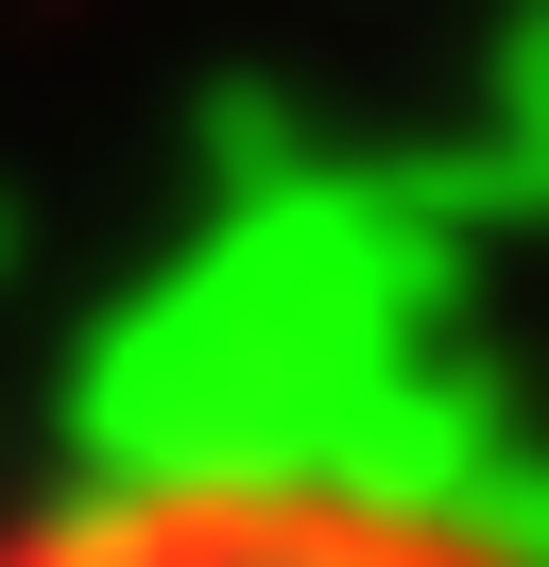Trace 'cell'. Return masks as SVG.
Segmentation results:
<instances>
[{
    "label": "cell",
    "mask_w": 549,
    "mask_h": 567,
    "mask_svg": "<svg viewBox=\"0 0 549 567\" xmlns=\"http://www.w3.org/2000/svg\"><path fill=\"white\" fill-rule=\"evenodd\" d=\"M0 567H549V533L343 447H121L0 498Z\"/></svg>",
    "instance_id": "obj_1"
}]
</instances>
